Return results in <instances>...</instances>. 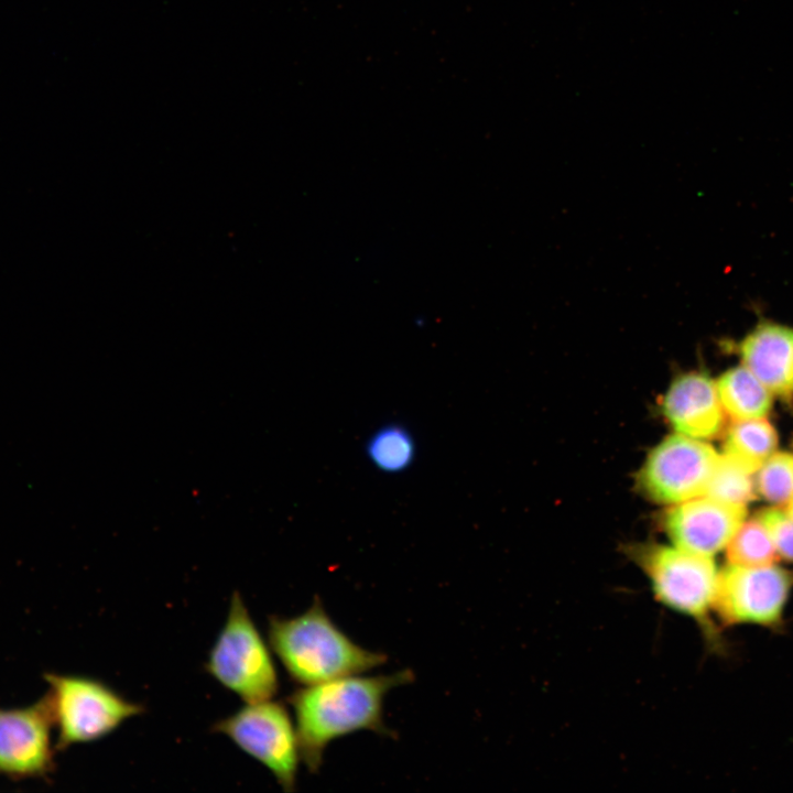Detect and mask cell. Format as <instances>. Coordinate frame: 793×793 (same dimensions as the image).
<instances>
[{
	"mask_svg": "<svg viewBox=\"0 0 793 793\" xmlns=\"http://www.w3.org/2000/svg\"><path fill=\"white\" fill-rule=\"evenodd\" d=\"M414 673L348 675L303 686L289 696L295 717L301 760L311 773L319 771L327 747L335 740L368 730L393 736L384 721L390 691L412 683Z\"/></svg>",
	"mask_w": 793,
	"mask_h": 793,
	"instance_id": "cell-1",
	"label": "cell"
},
{
	"mask_svg": "<svg viewBox=\"0 0 793 793\" xmlns=\"http://www.w3.org/2000/svg\"><path fill=\"white\" fill-rule=\"evenodd\" d=\"M268 639L289 676L302 686L363 674L388 661L384 653L359 645L344 632L318 597L298 616L270 617Z\"/></svg>",
	"mask_w": 793,
	"mask_h": 793,
	"instance_id": "cell-2",
	"label": "cell"
},
{
	"mask_svg": "<svg viewBox=\"0 0 793 793\" xmlns=\"http://www.w3.org/2000/svg\"><path fill=\"white\" fill-rule=\"evenodd\" d=\"M57 729L56 751L98 740L144 708L100 681L72 674L44 673Z\"/></svg>",
	"mask_w": 793,
	"mask_h": 793,
	"instance_id": "cell-3",
	"label": "cell"
},
{
	"mask_svg": "<svg viewBox=\"0 0 793 793\" xmlns=\"http://www.w3.org/2000/svg\"><path fill=\"white\" fill-rule=\"evenodd\" d=\"M206 670L247 704L272 699L279 691L270 649L237 591L231 596L227 620L209 653Z\"/></svg>",
	"mask_w": 793,
	"mask_h": 793,
	"instance_id": "cell-4",
	"label": "cell"
},
{
	"mask_svg": "<svg viewBox=\"0 0 793 793\" xmlns=\"http://www.w3.org/2000/svg\"><path fill=\"white\" fill-rule=\"evenodd\" d=\"M633 555L662 606L710 628L720 573L713 557L658 544L639 547Z\"/></svg>",
	"mask_w": 793,
	"mask_h": 793,
	"instance_id": "cell-5",
	"label": "cell"
},
{
	"mask_svg": "<svg viewBox=\"0 0 793 793\" xmlns=\"http://www.w3.org/2000/svg\"><path fill=\"white\" fill-rule=\"evenodd\" d=\"M213 730L267 767L285 792L295 790L301 754L295 725L283 704L272 699L247 704L217 721Z\"/></svg>",
	"mask_w": 793,
	"mask_h": 793,
	"instance_id": "cell-6",
	"label": "cell"
},
{
	"mask_svg": "<svg viewBox=\"0 0 793 793\" xmlns=\"http://www.w3.org/2000/svg\"><path fill=\"white\" fill-rule=\"evenodd\" d=\"M792 582L775 564H728L719 573L714 613L727 626H774L783 617Z\"/></svg>",
	"mask_w": 793,
	"mask_h": 793,
	"instance_id": "cell-7",
	"label": "cell"
},
{
	"mask_svg": "<svg viewBox=\"0 0 793 793\" xmlns=\"http://www.w3.org/2000/svg\"><path fill=\"white\" fill-rule=\"evenodd\" d=\"M718 459L710 445L677 433L649 454L640 472V485L652 500L676 504L705 493Z\"/></svg>",
	"mask_w": 793,
	"mask_h": 793,
	"instance_id": "cell-8",
	"label": "cell"
},
{
	"mask_svg": "<svg viewBox=\"0 0 793 793\" xmlns=\"http://www.w3.org/2000/svg\"><path fill=\"white\" fill-rule=\"evenodd\" d=\"M47 694L19 708L0 707V775L14 781L46 779L55 769Z\"/></svg>",
	"mask_w": 793,
	"mask_h": 793,
	"instance_id": "cell-9",
	"label": "cell"
},
{
	"mask_svg": "<svg viewBox=\"0 0 793 793\" xmlns=\"http://www.w3.org/2000/svg\"><path fill=\"white\" fill-rule=\"evenodd\" d=\"M745 518L743 504L699 496L674 504L664 524L673 545L713 557L726 548Z\"/></svg>",
	"mask_w": 793,
	"mask_h": 793,
	"instance_id": "cell-10",
	"label": "cell"
},
{
	"mask_svg": "<svg viewBox=\"0 0 793 793\" xmlns=\"http://www.w3.org/2000/svg\"><path fill=\"white\" fill-rule=\"evenodd\" d=\"M663 413L678 434L697 439L717 436L724 425V409L716 384L705 374L678 377L664 395Z\"/></svg>",
	"mask_w": 793,
	"mask_h": 793,
	"instance_id": "cell-11",
	"label": "cell"
},
{
	"mask_svg": "<svg viewBox=\"0 0 793 793\" xmlns=\"http://www.w3.org/2000/svg\"><path fill=\"white\" fill-rule=\"evenodd\" d=\"M740 357L764 387L784 401H793V329L759 324L740 343Z\"/></svg>",
	"mask_w": 793,
	"mask_h": 793,
	"instance_id": "cell-12",
	"label": "cell"
},
{
	"mask_svg": "<svg viewBox=\"0 0 793 793\" xmlns=\"http://www.w3.org/2000/svg\"><path fill=\"white\" fill-rule=\"evenodd\" d=\"M716 389L724 412L735 421L763 419L772 406L771 392L746 367L726 371Z\"/></svg>",
	"mask_w": 793,
	"mask_h": 793,
	"instance_id": "cell-13",
	"label": "cell"
},
{
	"mask_svg": "<svg viewBox=\"0 0 793 793\" xmlns=\"http://www.w3.org/2000/svg\"><path fill=\"white\" fill-rule=\"evenodd\" d=\"M776 443V432L768 421L742 420L729 427L724 449L726 456L751 474L773 454Z\"/></svg>",
	"mask_w": 793,
	"mask_h": 793,
	"instance_id": "cell-14",
	"label": "cell"
},
{
	"mask_svg": "<svg viewBox=\"0 0 793 793\" xmlns=\"http://www.w3.org/2000/svg\"><path fill=\"white\" fill-rule=\"evenodd\" d=\"M365 452L374 468L384 474L395 475L413 465L416 457V442L403 424L388 423L369 436Z\"/></svg>",
	"mask_w": 793,
	"mask_h": 793,
	"instance_id": "cell-15",
	"label": "cell"
},
{
	"mask_svg": "<svg viewBox=\"0 0 793 793\" xmlns=\"http://www.w3.org/2000/svg\"><path fill=\"white\" fill-rule=\"evenodd\" d=\"M728 564L738 566H765L779 558L773 542L758 521L743 522L726 546Z\"/></svg>",
	"mask_w": 793,
	"mask_h": 793,
	"instance_id": "cell-16",
	"label": "cell"
},
{
	"mask_svg": "<svg viewBox=\"0 0 793 793\" xmlns=\"http://www.w3.org/2000/svg\"><path fill=\"white\" fill-rule=\"evenodd\" d=\"M703 496L745 506L754 497L750 472L728 456H719Z\"/></svg>",
	"mask_w": 793,
	"mask_h": 793,
	"instance_id": "cell-17",
	"label": "cell"
},
{
	"mask_svg": "<svg viewBox=\"0 0 793 793\" xmlns=\"http://www.w3.org/2000/svg\"><path fill=\"white\" fill-rule=\"evenodd\" d=\"M757 487L768 501L789 503L793 499V455L772 454L759 468Z\"/></svg>",
	"mask_w": 793,
	"mask_h": 793,
	"instance_id": "cell-18",
	"label": "cell"
},
{
	"mask_svg": "<svg viewBox=\"0 0 793 793\" xmlns=\"http://www.w3.org/2000/svg\"><path fill=\"white\" fill-rule=\"evenodd\" d=\"M757 520L770 535L779 557L793 562V519L779 509H765Z\"/></svg>",
	"mask_w": 793,
	"mask_h": 793,
	"instance_id": "cell-19",
	"label": "cell"
},
{
	"mask_svg": "<svg viewBox=\"0 0 793 793\" xmlns=\"http://www.w3.org/2000/svg\"><path fill=\"white\" fill-rule=\"evenodd\" d=\"M786 513L793 519V499L787 503Z\"/></svg>",
	"mask_w": 793,
	"mask_h": 793,
	"instance_id": "cell-20",
	"label": "cell"
}]
</instances>
